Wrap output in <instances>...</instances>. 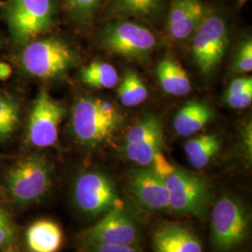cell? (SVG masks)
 Returning <instances> with one entry per match:
<instances>
[{
	"instance_id": "2",
	"label": "cell",
	"mask_w": 252,
	"mask_h": 252,
	"mask_svg": "<svg viewBox=\"0 0 252 252\" xmlns=\"http://www.w3.org/2000/svg\"><path fill=\"white\" fill-rule=\"evenodd\" d=\"M123 124L121 112L108 100L81 97L73 106L71 130L78 143L95 148L107 143Z\"/></svg>"
},
{
	"instance_id": "25",
	"label": "cell",
	"mask_w": 252,
	"mask_h": 252,
	"mask_svg": "<svg viewBox=\"0 0 252 252\" xmlns=\"http://www.w3.org/2000/svg\"><path fill=\"white\" fill-rule=\"evenodd\" d=\"M63 9L71 18L81 24L89 25L99 8L101 0H60Z\"/></svg>"
},
{
	"instance_id": "28",
	"label": "cell",
	"mask_w": 252,
	"mask_h": 252,
	"mask_svg": "<svg viewBox=\"0 0 252 252\" xmlns=\"http://www.w3.org/2000/svg\"><path fill=\"white\" fill-rule=\"evenodd\" d=\"M84 252H142L138 246H109L99 244L83 245Z\"/></svg>"
},
{
	"instance_id": "9",
	"label": "cell",
	"mask_w": 252,
	"mask_h": 252,
	"mask_svg": "<svg viewBox=\"0 0 252 252\" xmlns=\"http://www.w3.org/2000/svg\"><path fill=\"white\" fill-rule=\"evenodd\" d=\"M81 245L138 246L140 229L122 204L112 207L99 220L79 234Z\"/></svg>"
},
{
	"instance_id": "8",
	"label": "cell",
	"mask_w": 252,
	"mask_h": 252,
	"mask_svg": "<svg viewBox=\"0 0 252 252\" xmlns=\"http://www.w3.org/2000/svg\"><path fill=\"white\" fill-rule=\"evenodd\" d=\"M228 44V27L220 13L207 9L191 36V53L203 74H210L220 63Z\"/></svg>"
},
{
	"instance_id": "12",
	"label": "cell",
	"mask_w": 252,
	"mask_h": 252,
	"mask_svg": "<svg viewBox=\"0 0 252 252\" xmlns=\"http://www.w3.org/2000/svg\"><path fill=\"white\" fill-rule=\"evenodd\" d=\"M163 146V128L161 119L146 115L126 133L124 150L126 158L139 166L153 164L156 154Z\"/></svg>"
},
{
	"instance_id": "24",
	"label": "cell",
	"mask_w": 252,
	"mask_h": 252,
	"mask_svg": "<svg viewBox=\"0 0 252 252\" xmlns=\"http://www.w3.org/2000/svg\"><path fill=\"white\" fill-rule=\"evenodd\" d=\"M252 101V77L241 76L235 78L226 91V104L234 109L248 108Z\"/></svg>"
},
{
	"instance_id": "7",
	"label": "cell",
	"mask_w": 252,
	"mask_h": 252,
	"mask_svg": "<svg viewBox=\"0 0 252 252\" xmlns=\"http://www.w3.org/2000/svg\"><path fill=\"white\" fill-rule=\"evenodd\" d=\"M73 204L85 216H103L120 203L117 186L107 174L96 170L81 172L72 186Z\"/></svg>"
},
{
	"instance_id": "18",
	"label": "cell",
	"mask_w": 252,
	"mask_h": 252,
	"mask_svg": "<svg viewBox=\"0 0 252 252\" xmlns=\"http://www.w3.org/2000/svg\"><path fill=\"white\" fill-rule=\"evenodd\" d=\"M162 90L174 96L187 95L191 90V84L186 70L178 61L165 58L156 69Z\"/></svg>"
},
{
	"instance_id": "22",
	"label": "cell",
	"mask_w": 252,
	"mask_h": 252,
	"mask_svg": "<svg viewBox=\"0 0 252 252\" xmlns=\"http://www.w3.org/2000/svg\"><path fill=\"white\" fill-rule=\"evenodd\" d=\"M118 97L125 107L138 106L148 98L144 81L133 70H127L118 88Z\"/></svg>"
},
{
	"instance_id": "11",
	"label": "cell",
	"mask_w": 252,
	"mask_h": 252,
	"mask_svg": "<svg viewBox=\"0 0 252 252\" xmlns=\"http://www.w3.org/2000/svg\"><path fill=\"white\" fill-rule=\"evenodd\" d=\"M64 115L65 108L62 103L54 99L44 89L40 90L27 121V143L40 149L54 146Z\"/></svg>"
},
{
	"instance_id": "5",
	"label": "cell",
	"mask_w": 252,
	"mask_h": 252,
	"mask_svg": "<svg viewBox=\"0 0 252 252\" xmlns=\"http://www.w3.org/2000/svg\"><path fill=\"white\" fill-rule=\"evenodd\" d=\"M4 17L14 42L26 45L54 27V0H8Z\"/></svg>"
},
{
	"instance_id": "31",
	"label": "cell",
	"mask_w": 252,
	"mask_h": 252,
	"mask_svg": "<svg viewBox=\"0 0 252 252\" xmlns=\"http://www.w3.org/2000/svg\"><path fill=\"white\" fill-rule=\"evenodd\" d=\"M2 252H22L20 251V249H19L18 247L14 244V245H10L9 247H7V248H5L4 250H2L1 251Z\"/></svg>"
},
{
	"instance_id": "16",
	"label": "cell",
	"mask_w": 252,
	"mask_h": 252,
	"mask_svg": "<svg viewBox=\"0 0 252 252\" xmlns=\"http://www.w3.org/2000/svg\"><path fill=\"white\" fill-rule=\"evenodd\" d=\"M63 242V231L52 220H38L27 228L26 243L29 252H59Z\"/></svg>"
},
{
	"instance_id": "27",
	"label": "cell",
	"mask_w": 252,
	"mask_h": 252,
	"mask_svg": "<svg viewBox=\"0 0 252 252\" xmlns=\"http://www.w3.org/2000/svg\"><path fill=\"white\" fill-rule=\"evenodd\" d=\"M234 70L239 73L252 71V42L251 39H247L239 47L234 59Z\"/></svg>"
},
{
	"instance_id": "10",
	"label": "cell",
	"mask_w": 252,
	"mask_h": 252,
	"mask_svg": "<svg viewBox=\"0 0 252 252\" xmlns=\"http://www.w3.org/2000/svg\"><path fill=\"white\" fill-rule=\"evenodd\" d=\"M101 39L108 51L128 59H143L153 52L157 42L149 28L122 20L107 25Z\"/></svg>"
},
{
	"instance_id": "17",
	"label": "cell",
	"mask_w": 252,
	"mask_h": 252,
	"mask_svg": "<svg viewBox=\"0 0 252 252\" xmlns=\"http://www.w3.org/2000/svg\"><path fill=\"white\" fill-rule=\"evenodd\" d=\"M212 117V110L206 103L189 101L176 114L173 127L180 136H189L204 129Z\"/></svg>"
},
{
	"instance_id": "30",
	"label": "cell",
	"mask_w": 252,
	"mask_h": 252,
	"mask_svg": "<svg viewBox=\"0 0 252 252\" xmlns=\"http://www.w3.org/2000/svg\"><path fill=\"white\" fill-rule=\"evenodd\" d=\"M12 69L8 63L0 62V80H7L11 75Z\"/></svg>"
},
{
	"instance_id": "13",
	"label": "cell",
	"mask_w": 252,
	"mask_h": 252,
	"mask_svg": "<svg viewBox=\"0 0 252 252\" xmlns=\"http://www.w3.org/2000/svg\"><path fill=\"white\" fill-rule=\"evenodd\" d=\"M128 187L136 202L149 211L169 210L168 190L162 177L149 166H140L130 174Z\"/></svg>"
},
{
	"instance_id": "32",
	"label": "cell",
	"mask_w": 252,
	"mask_h": 252,
	"mask_svg": "<svg viewBox=\"0 0 252 252\" xmlns=\"http://www.w3.org/2000/svg\"><path fill=\"white\" fill-rule=\"evenodd\" d=\"M249 0H237V2H238V4L240 5V6H242V5H244L246 2H248Z\"/></svg>"
},
{
	"instance_id": "21",
	"label": "cell",
	"mask_w": 252,
	"mask_h": 252,
	"mask_svg": "<svg viewBox=\"0 0 252 252\" xmlns=\"http://www.w3.org/2000/svg\"><path fill=\"white\" fill-rule=\"evenodd\" d=\"M81 80L91 88L112 89L117 86L119 75L112 64L96 61L81 69Z\"/></svg>"
},
{
	"instance_id": "23",
	"label": "cell",
	"mask_w": 252,
	"mask_h": 252,
	"mask_svg": "<svg viewBox=\"0 0 252 252\" xmlns=\"http://www.w3.org/2000/svg\"><path fill=\"white\" fill-rule=\"evenodd\" d=\"M19 118L18 102L9 94H0V140L8 139L14 133Z\"/></svg>"
},
{
	"instance_id": "14",
	"label": "cell",
	"mask_w": 252,
	"mask_h": 252,
	"mask_svg": "<svg viewBox=\"0 0 252 252\" xmlns=\"http://www.w3.org/2000/svg\"><path fill=\"white\" fill-rule=\"evenodd\" d=\"M201 0H171L167 15V29L175 40L191 37L207 13Z\"/></svg>"
},
{
	"instance_id": "4",
	"label": "cell",
	"mask_w": 252,
	"mask_h": 252,
	"mask_svg": "<svg viewBox=\"0 0 252 252\" xmlns=\"http://www.w3.org/2000/svg\"><path fill=\"white\" fill-rule=\"evenodd\" d=\"M52 187V165L44 155L30 154L15 162L5 177V189L12 203L36 204Z\"/></svg>"
},
{
	"instance_id": "19",
	"label": "cell",
	"mask_w": 252,
	"mask_h": 252,
	"mask_svg": "<svg viewBox=\"0 0 252 252\" xmlns=\"http://www.w3.org/2000/svg\"><path fill=\"white\" fill-rule=\"evenodd\" d=\"M220 137L205 134L190 138L184 144V151L190 165L195 169L206 167L220 150Z\"/></svg>"
},
{
	"instance_id": "26",
	"label": "cell",
	"mask_w": 252,
	"mask_h": 252,
	"mask_svg": "<svg viewBox=\"0 0 252 252\" xmlns=\"http://www.w3.org/2000/svg\"><path fill=\"white\" fill-rule=\"evenodd\" d=\"M16 241L15 227L9 212L0 205V251Z\"/></svg>"
},
{
	"instance_id": "15",
	"label": "cell",
	"mask_w": 252,
	"mask_h": 252,
	"mask_svg": "<svg viewBox=\"0 0 252 252\" xmlns=\"http://www.w3.org/2000/svg\"><path fill=\"white\" fill-rule=\"evenodd\" d=\"M154 252H204L198 236L189 227L176 222H163L152 235Z\"/></svg>"
},
{
	"instance_id": "33",
	"label": "cell",
	"mask_w": 252,
	"mask_h": 252,
	"mask_svg": "<svg viewBox=\"0 0 252 252\" xmlns=\"http://www.w3.org/2000/svg\"></svg>"
},
{
	"instance_id": "20",
	"label": "cell",
	"mask_w": 252,
	"mask_h": 252,
	"mask_svg": "<svg viewBox=\"0 0 252 252\" xmlns=\"http://www.w3.org/2000/svg\"><path fill=\"white\" fill-rule=\"evenodd\" d=\"M163 6L164 0H111L112 12L150 22L162 14Z\"/></svg>"
},
{
	"instance_id": "6",
	"label": "cell",
	"mask_w": 252,
	"mask_h": 252,
	"mask_svg": "<svg viewBox=\"0 0 252 252\" xmlns=\"http://www.w3.org/2000/svg\"><path fill=\"white\" fill-rule=\"evenodd\" d=\"M72 49L61 39L47 37L34 39L26 44L20 55V63L30 76L53 80L63 76L75 63Z\"/></svg>"
},
{
	"instance_id": "29",
	"label": "cell",
	"mask_w": 252,
	"mask_h": 252,
	"mask_svg": "<svg viewBox=\"0 0 252 252\" xmlns=\"http://www.w3.org/2000/svg\"><path fill=\"white\" fill-rule=\"evenodd\" d=\"M242 148H243L247 160L249 162H252V129H251V126L244 133Z\"/></svg>"
},
{
	"instance_id": "3",
	"label": "cell",
	"mask_w": 252,
	"mask_h": 252,
	"mask_svg": "<svg viewBox=\"0 0 252 252\" xmlns=\"http://www.w3.org/2000/svg\"><path fill=\"white\" fill-rule=\"evenodd\" d=\"M251 214L243 202L232 194L217 199L210 217V241L214 252L240 248L251 230Z\"/></svg>"
},
{
	"instance_id": "1",
	"label": "cell",
	"mask_w": 252,
	"mask_h": 252,
	"mask_svg": "<svg viewBox=\"0 0 252 252\" xmlns=\"http://www.w3.org/2000/svg\"><path fill=\"white\" fill-rule=\"evenodd\" d=\"M153 169L165 183L173 213L202 219L208 212L212 193L205 180L168 162L162 153L156 154Z\"/></svg>"
}]
</instances>
